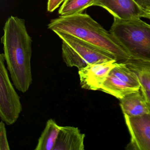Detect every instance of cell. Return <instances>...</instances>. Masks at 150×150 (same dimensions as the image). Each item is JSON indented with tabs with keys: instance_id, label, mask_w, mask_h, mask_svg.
I'll use <instances>...</instances> for the list:
<instances>
[{
	"instance_id": "6da1fadb",
	"label": "cell",
	"mask_w": 150,
	"mask_h": 150,
	"mask_svg": "<svg viewBox=\"0 0 150 150\" xmlns=\"http://www.w3.org/2000/svg\"><path fill=\"white\" fill-rule=\"evenodd\" d=\"M3 31L1 43L8 70L16 88L26 93L33 81L32 38L28 33L25 20L16 16L8 19Z\"/></svg>"
},
{
	"instance_id": "30bf717a",
	"label": "cell",
	"mask_w": 150,
	"mask_h": 150,
	"mask_svg": "<svg viewBox=\"0 0 150 150\" xmlns=\"http://www.w3.org/2000/svg\"><path fill=\"white\" fill-rule=\"evenodd\" d=\"M120 105L124 115L137 117L150 114V109L140 89L120 99Z\"/></svg>"
},
{
	"instance_id": "7c38bea8",
	"label": "cell",
	"mask_w": 150,
	"mask_h": 150,
	"mask_svg": "<svg viewBox=\"0 0 150 150\" xmlns=\"http://www.w3.org/2000/svg\"><path fill=\"white\" fill-rule=\"evenodd\" d=\"M61 126L54 119H49L38 139L35 150H53Z\"/></svg>"
},
{
	"instance_id": "277c9868",
	"label": "cell",
	"mask_w": 150,
	"mask_h": 150,
	"mask_svg": "<svg viewBox=\"0 0 150 150\" xmlns=\"http://www.w3.org/2000/svg\"><path fill=\"white\" fill-rule=\"evenodd\" d=\"M55 33L62 40V58L68 67L79 70L90 64L113 59L117 61L109 52L74 36L64 32Z\"/></svg>"
},
{
	"instance_id": "ba28073f",
	"label": "cell",
	"mask_w": 150,
	"mask_h": 150,
	"mask_svg": "<svg viewBox=\"0 0 150 150\" xmlns=\"http://www.w3.org/2000/svg\"><path fill=\"white\" fill-rule=\"evenodd\" d=\"M92 6L103 8L114 18L123 21L140 19L144 12L134 0H94Z\"/></svg>"
},
{
	"instance_id": "52a82bcc",
	"label": "cell",
	"mask_w": 150,
	"mask_h": 150,
	"mask_svg": "<svg viewBox=\"0 0 150 150\" xmlns=\"http://www.w3.org/2000/svg\"><path fill=\"white\" fill-rule=\"evenodd\" d=\"M116 59L90 64L79 70L81 88L87 90H100L110 71L116 66Z\"/></svg>"
},
{
	"instance_id": "2e32d148",
	"label": "cell",
	"mask_w": 150,
	"mask_h": 150,
	"mask_svg": "<svg viewBox=\"0 0 150 150\" xmlns=\"http://www.w3.org/2000/svg\"><path fill=\"white\" fill-rule=\"evenodd\" d=\"M10 149L5 123L1 120L0 123V150H10Z\"/></svg>"
},
{
	"instance_id": "7a4b0ae2",
	"label": "cell",
	"mask_w": 150,
	"mask_h": 150,
	"mask_svg": "<svg viewBox=\"0 0 150 150\" xmlns=\"http://www.w3.org/2000/svg\"><path fill=\"white\" fill-rule=\"evenodd\" d=\"M48 27L54 33L70 34L109 52L116 57L117 62L131 58L117 39L87 14L59 16L51 20Z\"/></svg>"
},
{
	"instance_id": "9a60e30c",
	"label": "cell",
	"mask_w": 150,
	"mask_h": 150,
	"mask_svg": "<svg viewBox=\"0 0 150 150\" xmlns=\"http://www.w3.org/2000/svg\"><path fill=\"white\" fill-rule=\"evenodd\" d=\"M94 0H64L59 10L60 16H66L82 13L91 6Z\"/></svg>"
},
{
	"instance_id": "5bb4252c",
	"label": "cell",
	"mask_w": 150,
	"mask_h": 150,
	"mask_svg": "<svg viewBox=\"0 0 150 150\" xmlns=\"http://www.w3.org/2000/svg\"><path fill=\"white\" fill-rule=\"evenodd\" d=\"M110 75L135 87L140 88L141 85L138 79L133 71L126 65L124 62H117L116 66L110 71Z\"/></svg>"
},
{
	"instance_id": "5b68a950",
	"label": "cell",
	"mask_w": 150,
	"mask_h": 150,
	"mask_svg": "<svg viewBox=\"0 0 150 150\" xmlns=\"http://www.w3.org/2000/svg\"><path fill=\"white\" fill-rule=\"evenodd\" d=\"M5 55H0V117L8 125L17 121L22 111V106L8 75L5 65Z\"/></svg>"
},
{
	"instance_id": "e0dca14e",
	"label": "cell",
	"mask_w": 150,
	"mask_h": 150,
	"mask_svg": "<svg viewBox=\"0 0 150 150\" xmlns=\"http://www.w3.org/2000/svg\"><path fill=\"white\" fill-rule=\"evenodd\" d=\"M64 0H48L47 3V10L50 13L54 12L56 9L59 7Z\"/></svg>"
},
{
	"instance_id": "ac0fdd59",
	"label": "cell",
	"mask_w": 150,
	"mask_h": 150,
	"mask_svg": "<svg viewBox=\"0 0 150 150\" xmlns=\"http://www.w3.org/2000/svg\"><path fill=\"white\" fill-rule=\"evenodd\" d=\"M143 9L150 7V0H134Z\"/></svg>"
},
{
	"instance_id": "8fae6325",
	"label": "cell",
	"mask_w": 150,
	"mask_h": 150,
	"mask_svg": "<svg viewBox=\"0 0 150 150\" xmlns=\"http://www.w3.org/2000/svg\"><path fill=\"white\" fill-rule=\"evenodd\" d=\"M140 89V88L135 87L115 76L109 74L104 81L100 90L120 100L127 95L139 91Z\"/></svg>"
},
{
	"instance_id": "d6986e66",
	"label": "cell",
	"mask_w": 150,
	"mask_h": 150,
	"mask_svg": "<svg viewBox=\"0 0 150 150\" xmlns=\"http://www.w3.org/2000/svg\"><path fill=\"white\" fill-rule=\"evenodd\" d=\"M140 89L150 109V91L146 90L141 87Z\"/></svg>"
},
{
	"instance_id": "ffe728a7",
	"label": "cell",
	"mask_w": 150,
	"mask_h": 150,
	"mask_svg": "<svg viewBox=\"0 0 150 150\" xmlns=\"http://www.w3.org/2000/svg\"><path fill=\"white\" fill-rule=\"evenodd\" d=\"M144 12L143 17L146 18L150 21V7L146 9H144Z\"/></svg>"
},
{
	"instance_id": "8992f818",
	"label": "cell",
	"mask_w": 150,
	"mask_h": 150,
	"mask_svg": "<svg viewBox=\"0 0 150 150\" xmlns=\"http://www.w3.org/2000/svg\"><path fill=\"white\" fill-rule=\"evenodd\" d=\"M124 116L131 137L126 149L150 150V114L137 117Z\"/></svg>"
},
{
	"instance_id": "3957f363",
	"label": "cell",
	"mask_w": 150,
	"mask_h": 150,
	"mask_svg": "<svg viewBox=\"0 0 150 150\" xmlns=\"http://www.w3.org/2000/svg\"><path fill=\"white\" fill-rule=\"evenodd\" d=\"M110 32L133 59L150 62V25L140 19L114 18Z\"/></svg>"
},
{
	"instance_id": "9c48e42d",
	"label": "cell",
	"mask_w": 150,
	"mask_h": 150,
	"mask_svg": "<svg viewBox=\"0 0 150 150\" xmlns=\"http://www.w3.org/2000/svg\"><path fill=\"white\" fill-rule=\"evenodd\" d=\"M85 137L78 127L61 126L53 150H84Z\"/></svg>"
},
{
	"instance_id": "4fadbf2b",
	"label": "cell",
	"mask_w": 150,
	"mask_h": 150,
	"mask_svg": "<svg viewBox=\"0 0 150 150\" xmlns=\"http://www.w3.org/2000/svg\"><path fill=\"white\" fill-rule=\"evenodd\" d=\"M123 62L136 74L141 87L150 91V62L132 58Z\"/></svg>"
}]
</instances>
